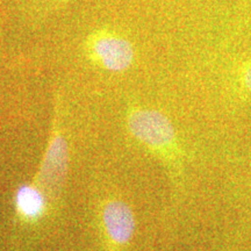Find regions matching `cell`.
Masks as SVG:
<instances>
[{
	"instance_id": "6da1fadb",
	"label": "cell",
	"mask_w": 251,
	"mask_h": 251,
	"mask_svg": "<svg viewBox=\"0 0 251 251\" xmlns=\"http://www.w3.org/2000/svg\"><path fill=\"white\" fill-rule=\"evenodd\" d=\"M130 133L169 168H180L181 152L174 126L162 113L149 108H134L128 114Z\"/></svg>"
},
{
	"instance_id": "7a4b0ae2",
	"label": "cell",
	"mask_w": 251,
	"mask_h": 251,
	"mask_svg": "<svg viewBox=\"0 0 251 251\" xmlns=\"http://www.w3.org/2000/svg\"><path fill=\"white\" fill-rule=\"evenodd\" d=\"M86 52L97 65L109 72L127 71L136 56L131 41L109 28L91 33L86 40Z\"/></svg>"
},
{
	"instance_id": "3957f363",
	"label": "cell",
	"mask_w": 251,
	"mask_h": 251,
	"mask_svg": "<svg viewBox=\"0 0 251 251\" xmlns=\"http://www.w3.org/2000/svg\"><path fill=\"white\" fill-rule=\"evenodd\" d=\"M105 234L111 243L126 246L129 243L135 231V218L130 207L121 200H111L106 203L101 213Z\"/></svg>"
},
{
	"instance_id": "277c9868",
	"label": "cell",
	"mask_w": 251,
	"mask_h": 251,
	"mask_svg": "<svg viewBox=\"0 0 251 251\" xmlns=\"http://www.w3.org/2000/svg\"><path fill=\"white\" fill-rule=\"evenodd\" d=\"M68 164V148L64 137L54 133L50 139L41 168V177L50 186H59L64 179Z\"/></svg>"
},
{
	"instance_id": "5b68a950",
	"label": "cell",
	"mask_w": 251,
	"mask_h": 251,
	"mask_svg": "<svg viewBox=\"0 0 251 251\" xmlns=\"http://www.w3.org/2000/svg\"><path fill=\"white\" fill-rule=\"evenodd\" d=\"M15 207L19 215L27 222H36L45 215L47 198L35 185L25 184L15 193Z\"/></svg>"
},
{
	"instance_id": "8992f818",
	"label": "cell",
	"mask_w": 251,
	"mask_h": 251,
	"mask_svg": "<svg viewBox=\"0 0 251 251\" xmlns=\"http://www.w3.org/2000/svg\"><path fill=\"white\" fill-rule=\"evenodd\" d=\"M72 0H33V20H42L59 11Z\"/></svg>"
},
{
	"instance_id": "52a82bcc",
	"label": "cell",
	"mask_w": 251,
	"mask_h": 251,
	"mask_svg": "<svg viewBox=\"0 0 251 251\" xmlns=\"http://www.w3.org/2000/svg\"><path fill=\"white\" fill-rule=\"evenodd\" d=\"M238 75H240V81L243 89L251 94V56L241 65Z\"/></svg>"
}]
</instances>
